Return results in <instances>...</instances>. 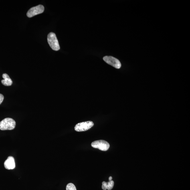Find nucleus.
I'll return each mask as SVG.
<instances>
[{"label": "nucleus", "mask_w": 190, "mask_h": 190, "mask_svg": "<svg viewBox=\"0 0 190 190\" xmlns=\"http://www.w3.org/2000/svg\"><path fill=\"white\" fill-rule=\"evenodd\" d=\"M48 42L51 49L55 51L60 50V46L56 35L52 32L49 33L47 37Z\"/></svg>", "instance_id": "nucleus-2"}, {"label": "nucleus", "mask_w": 190, "mask_h": 190, "mask_svg": "<svg viewBox=\"0 0 190 190\" xmlns=\"http://www.w3.org/2000/svg\"><path fill=\"white\" fill-rule=\"evenodd\" d=\"M16 123L13 119L7 118L0 122V130H12L15 128Z\"/></svg>", "instance_id": "nucleus-1"}, {"label": "nucleus", "mask_w": 190, "mask_h": 190, "mask_svg": "<svg viewBox=\"0 0 190 190\" xmlns=\"http://www.w3.org/2000/svg\"><path fill=\"white\" fill-rule=\"evenodd\" d=\"M103 60L108 64L111 65L117 69H119L121 67L120 61L117 59L112 56H105Z\"/></svg>", "instance_id": "nucleus-6"}, {"label": "nucleus", "mask_w": 190, "mask_h": 190, "mask_svg": "<svg viewBox=\"0 0 190 190\" xmlns=\"http://www.w3.org/2000/svg\"><path fill=\"white\" fill-rule=\"evenodd\" d=\"M45 8L43 5H39L30 9L27 14V17L31 18L34 16L42 13L44 11Z\"/></svg>", "instance_id": "nucleus-5"}, {"label": "nucleus", "mask_w": 190, "mask_h": 190, "mask_svg": "<svg viewBox=\"0 0 190 190\" xmlns=\"http://www.w3.org/2000/svg\"><path fill=\"white\" fill-rule=\"evenodd\" d=\"M4 99V96L3 95L0 94V105L1 104V103L3 102Z\"/></svg>", "instance_id": "nucleus-12"}, {"label": "nucleus", "mask_w": 190, "mask_h": 190, "mask_svg": "<svg viewBox=\"0 0 190 190\" xmlns=\"http://www.w3.org/2000/svg\"><path fill=\"white\" fill-rule=\"evenodd\" d=\"M66 190H76L75 186L72 183H69L67 185Z\"/></svg>", "instance_id": "nucleus-10"}, {"label": "nucleus", "mask_w": 190, "mask_h": 190, "mask_svg": "<svg viewBox=\"0 0 190 190\" xmlns=\"http://www.w3.org/2000/svg\"><path fill=\"white\" fill-rule=\"evenodd\" d=\"M94 122L90 121L80 122L75 126L74 129L77 132L85 131L90 130L94 126Z\"/></svg>", "instance_id": "nucleus-4"}, {"label": "nucleus", "mask_w": 190, "mask_h": 190, "mask_svg": "<svg viewBox=\"0 0 190 190\" xmlns=\"http://www.w3.org/2000/svg\"><path fill=\"white\" fill-rule=\"evenodd\" d=\"M114 185V182L113 181L110 180L107 182V189L111 190L113 188Z\"/></svg>", "instance_id": "nucleus-9"}, {"label": "nucleus", "mask_w": 190, "mask_h": 190, "mask_svg": "<svg viewBox=\"0 0 190 190\" xmlns=\"http://www.w3.org/2000/svg\"><path fill=\"white\" fill-rule=\"evenodd\" d=\"M107 182L105 181L103 182L102 183V189L104 190H106L107 189Z\"/></svg>", "instance_id": "nucleus-11"}, {"label": "nucleus", "mask_w": 190, "mask_h": 190, "mask_svg": "<svg viewBox=\"0 0 190 190\" xmlns=\"http://www.w3.org/2000/svg\"><path fill=\"white\" fill-rule=\"evenodd\" d=\"M112 179V177H110L109 178V181L111 180Z\"/></svg>", "instance_id": "nucleus-13"}, {"label": "nucleus", "mask_w": 190, "mask_h": 190, "mask_svg": "<svg viewBox=\"0 0 190 190\" xmlns=\"http://www.w3.org/2000/svg\"><path fill=\"white\" fill-rule=\"evenodd\" d=\"M91 146L93 148H97L103 151H107L110 147L108 142L103 140H96L93 142Z\"/></svg>", "instance_id": "nucleus-3"}, {"label": "nucleus", "mask_w": 190, "mask_h": 190, "mask_svg": "<svg viewBox=\"0 0 190 190\" xmlns=\"http://www.w3.org/2000/svg\"><path fill=\"white\" fill-rule=\"evenodd\" d=\"M2 77L4 80L1 81L2 84L5 86H10L13 84V81L7 74H3Z\"/></svg>", "instance_id": "nucleus-8"}, {"label": "nucleus", "mask_w": 190, "mask_h": 190, "mask_svg": "<svg viewBox=\"0 0 190 190\" xmlns=\"http://www.w3.org/2000/svg\"><path fill=\"white\" fill-rule=\"evenodd\" d=\"M4 166L6 169L8 170L14 169L15 167L14 158L12 156H9L4 162Z\"/></svg>", "instance_id": "nucleus-7"}]
</instances>
